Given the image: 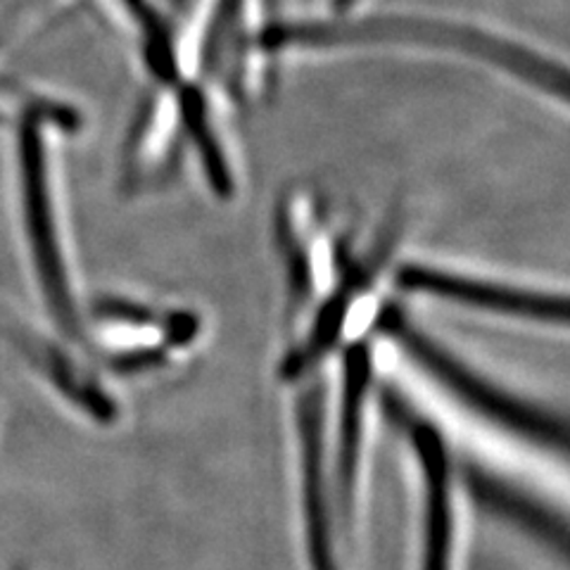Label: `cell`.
<instances>
[{
  "instance_id": "8992f818",
  "label": "cell",
  "mask_w": 570,
  "mask_h": 570,
  "mask_svg": "<svg viewBox=\"0 0 570 570\" xmlns=\"http://www.w3.org/2000/svg\"><path fill=\"white\" fill-rule=\"evenodd\" d=\"M362 6V0H333V8L341 14H350Z\"/></svg>"
},
{
  "instance_id": "5b68a950",
  "label": "cell",
  "mask_w": 570,
  "mask_h": 570,
  "mask_svg": "<svg viewBox=\"0 0 570 570\" xmlns=\"http://www.w3.org/2000/svg\"><path fill=\"white\" fill-rule=\"evenodd\" d=\"M124 31L140 52L142 62L165 86L181 79V58L176 52L174 36L167 27V17L159 12L155 0H107Z\"/></svg>"
},
{
  "instance_id": "7a4b0ae2",
  "label": "cell",
  "mask_w": 570,
  "mask_h": 570,
  "mask_svg": "<svg viewBox=\"0 0 570 570\" xmlns=\"http://www.w3.org/2000/svg\"><path fill=\"white\" fill-rule=\"evenodd\" d=\"M56 112H60V107H52L50 112H46L43 107H39V102H36L29 107L24 117L22 148H20L24 222H27V234L31 243L36 272H39V278H41L46 305L69 341H77V345L86 347L88 343L83 335V324L75 305V295H71L67 264L60 249L58 222H56V209H52V195H50V181H48L46 148H43V136H41L43 121Z\"/></svg>"
},
{
  "instance_id": "3957f363",
  "label": "cell",
  "mask_w": 570,
  "mask_h": 570,
  "mask_svg": "<svg viewBox=\"0 0 570 570\" xmlns=\"http://www.w3.org/2000/svg\"><path fill=\"white\" fill-rule=\"evenodd\" d=\"M409 438L423 475L421 570H456L459 559V488L450 454L431 425L412 421Z\"/></svg>"
},
{
  "instance_id": "277c9868",
  "label": "cell",
  "mask_w": 570,
  "mask_h": 570,
  "mask_svg": "<svg viewBox=\"0 0 570 570\" xmlns=\"http://www.w3.org/2000/svg\"><path fill=\"white\" fill-rule=\"evenodd\" d=\"M400 283L404 291L431 295L440 299L456 302L473 309H483L492 314H504L515 318H538L549 324V321H566V299L549 297L547 293L519 291L509 285H499L492 281H480L473 276H463L442 269H425V266H412L400 274Z\"/></svg>"
},
{
  "instance_id": "6da1fadb",
  "label": "cell",
  "mask_w": 570,
  "mask_h": 570,
  "mask_svg": "<svg viewBox=\"0 0 570 570\" xmlns=\"http://www.w3.org/2000/svg\"><path fill=\"white\" fill-rule=\"evenodd\" d=\"M264 52L283 50H352V48H400L448 52L483 67L502 71L523 86L538 88L547 98L566 102V67L547 60L540 50L513 41L490 27L469 24L448 17L379 12L366 17L343 14V20L283 22L262 31Z\"/></svg>"
}]
</instances>
